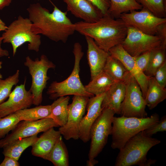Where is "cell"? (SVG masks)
<instances>
[{
	"label": "cell",
	"instance_id": "6da1fadb",
	"mask_svg": "<svg viewBox=\"0 0 166 166\" xmlns=\"http://www.w3.org/2000/svg\"><path fill=\"white\" fill-rule=\"evenodd\" d=\"M27 10L32 22L31 30L35 34H41L55 42L65 43L75 31L67 11H62L55 6L51 13L39 3L31 4Z\"/></svg>",
	"mask_w": 166,
	"mask_h": 166
},
{
	"label": "cell",
	"instance_id": "7a4b0ae2",
	"mask_svg": "<svg viewBox=\"0 0 166 166\" xmlns=\"http://www.w3.org/2000/svg\"><path fill=\"white\" fill-rule=\"evenodd\" d=\"M72 27L85 36L92 38L101 48L107 52L113 47L121 44L128 30L127 26L120 18L116 19L109 14L95 22L83 21L73 23Z\"/></svg>",
	"mask_w": 166,
	"mask_h": 166
},
{
	"label": "cell",
	"instance_id": "3957f363",
	"mask_svg": "<svg viewBox=\"0 0 166 166\" xmlns=\"http://www.w3.org/2000/svg\"><path fill=\"white\" fill-rule=\"evenodd\" d=\"M160 140L146 136L144 130L130 139L120 149L117 157L115 166H150L156 160L148 159L150 149L160 144Z\"/></svg>",
	"mask_w": 166,
	"mask_h": 166
},
{
	"label": "cell",
	"instance_id": "277c9868",
	"mask_svg": "<svg viewBox=\"0 0 166 166\" xmlns=\"http://www.w3.org/2000/svg\"><path fill=\"white\" fill-rule=\"evenodd\" d=\"M159 120V115L156 113L144 118L114 116L111 147L113 149H120L130 139L152 127Z\"/></svg>",
	"mask_w": 166,
	"mask_h": 166
},
{
	"label": "cell",
	"instance_id": "5b68a950",
	"mask_svg": "<svg viewBox=\"0 0 166 166\" xmlns=\"http://www.w3.org/2000/svg\"><path fill=\"white\" fill-rule=\"evenodd\" d=\"M32 24L29 18L20 15L10 24L2 34V42L11 45L13 56L18 48L26 42L28 43L29 50L39 51L41 43V36L32 32Z\"/></svg>",
	"mask_w": 166,
	"mask_h": 166
},
{
	"label": "cell",
	"instance_id": "8992f818",
	"mask_svg": "<svg viewBox=\"0 0 166 166\" xmlns=\"http://www.w3.org/2000/svg\"><path fill=\"white\" fill-rule=\"evenodd\" d=\"M73 53L75 57L74 67L69 76L65 80L53 82L48 88L47 93L49 98L55 100L58 97L69 95H79L92 97L94 95L87 92L79 77L80 63L84 55L82 46L78 42L73 46Z\"/></svg>",
	"mask_w": 166,
	"mask_h": 166
},
{
	"label": "cell",
	"instance_id": "52a82bcc",
	"mask_svg": "<svg viewBox=\"0 0 166 166\" xmlns=\"http://www.w3.org/2000/svg\"><path fill=\"white\" fill-rule=\"evenodd\" d=\"M115 113L108 109H103L92 125L90 131V149L87 165L93 166L98 163L95 158L101 152L112 132V121Z\"/></svg>",
	"mask_w": 166,
	"mask_h": 166
},
{
	"label": "cell",
	"instance_id": "ba28073f",
	"mask_svg": "<svg viewBox=\"0 0 166 166\" xmlns=\"http://www.w3.org/2000/svg\"><path fill=\"white\" fill-rule=\"evenodd\" d=\"M24 65L28 68L32 78L29 90L33 96V105H39L42 102L43 92L49 79L47 75L48 71L50 69H55L56 65L44 54L42 55L39 59L37 58L34 60L27 56Z\"/></svg>",
	"mask_w": 166,
	"mask_h": 166
},
{
	"label": "cell",
	"instance_id": "9c48e42d",
	"mask_svg": "<svg viewBox=\"0 0 166 166\" xmlns=\"http://www.w3.org/2000/svg\"><path fill=\"white\" fill-rule=\"evenodd\" d=\"M124 82L125 92L121 104L120 114L127 117H147L145 101L136 80L130 74Z\"/></svg>",
	"mask_w": 166,
	"mask_h": 166
},
{
	"label": "cell",
	"instance_id": "30bf717a",
	"mask_svg": "<svg viewBox=\"0 0 166 166\" xmlns=\"http://www.w3.org/2000/svg\"><path fill=\"white\" fill-rule=\"evenodd\" d=\"M127 26L126 37L121 44L132 57H136L162 46L161 41L157 35L148 34L132 26Z\"/></svg>",
	"mask_w": 166,
	"mask_h": 166
},
{
	"label": "cell",
	"instance_id": "8fae6325",
	"mask_svg": "<svg viewBox=\"0 0 166 166\" xmlns=\"http://www.w3.org/2000/svg\"><path fill=\"white\" fill-rule=\"evenodd\" d=\"M89 98L85 96L73 95L72 103L68 106L67 122L64 126L60 127L58 129L61 135L65 140L79 139L80 123L84 115Z\"/></svg>",
	"mask_w": 166,
	"mask_h": 166
},
{
	"label": "cell",
	"instance_id": "7c38bea8",
	"mask_svg": "<svg viewBox=\"0 0 166 166\" xmlns=\"http://www.w3.org/2000/svg\"><path fill=\"white\" fill-rule=\"evenodd\" d=\"M59 127L51 118L36 121H20L4 138L0 140V148L18 139L31 136L44 132L52 127Z\"/></svg>",
	"mask_w": 166,
	"mask_h": 166
},
{
	"label": "cell",
	"instance_id": "4fadbf2b",
	"mask_svg": "<svg viewBox=\"0 0 166 166\" xmlns=\"http://www.w3.org/2000/svg\"><path fill=\"white\" fill-rule=\"evenodd\" d=\"M120 18L128 26H132L142 32L150 35H156L157 28L161 24L166 23L165 18H160L143 7L140 11L133 10L124 13Z\"/></svg>",
	"mask_w": 166,
	"mask_h": 166
},
{
	"label": "cell",
	"instance_id": "5bb4252c",
	"mask_svg": "<svg viewBox=\"0 0 166 166\" xmlns=\"http://www.w3.org/2000/svg\"><path fill=\"white\" fill-rule=\"evenodd\" d=\"M26 81L25 78L23 84L17 85L11 91L8 99L0 105V117L29 108L33 104L32 94L26 89Z\"/></svg>",
	"mask_w": 166,
	"mask_h": 166
},
{
	"label": "cell",
	"instance_id": "9a60e30c",
	"mask_svg": "<svg viewBox=\"0 0 166 166\" xmlns=\"http://www.w3.org/2000/svg\"><path fill=\"white\" fill-rule=\"evenodd\" d=\"M110 55L120 60L138 83L144 98L147 91L148 81L150 77L146 76L136 65L135 58L129 54L123 48L121 44L110 49Z\"/></svg>",
	"mask_w": 166,
	"mask_h": 166
},
{
	"label": "cell",
	"instance_id": "2e32d148",
	"mask_svg": "<svg viewBox=\"0 0 166 166\" xmlns=\"http://www.w3.org/2000/svg\"><path fill=\"white\" fill-rule=\"evenodd\" d=\"M105 93L89 97L86 107L87 113L83 117L80 123L79 139L83 142L90 140V131L93 124L101 114V107Z\"/></svg>",
	"mask_w": 166,
	"mask_h": 166
},
{
	"label": "cell",
	"instance_id": "e0dca14e",
	"mask_svg": "<svg viewBox=\"0 0 166 166\" xmlns=\"http://www.w3.org/2000/svg\"><path fill=\"white\" fill-rule=\"evenodd\" d=\"M67 5V11L84 21L93 22L103 15L100 10L87 0H62Z\"/></svg>",
	"mask_w": 166,
	"mask_h": 166
},
{
	"label": "cell",
	"instance_id": "ac0fdd59",
	"mask_svg": "<svg viewBox=\"0 0 166 166\" xmlns=\"http://www.w3.org/2000/svg\"><path fill=\"white\" fill-rule=\"evenodd\" d=\"M85 37L87 44V59L92 80L103 70L109 54L101 48L92 38L88 36Z\"/></svg>",
	"mask_w": 166,
	"mask_h": 166
},
{
	"label": "cell",
	"instance_id": "d6986e66",
	"mask_svg": "<svg viewBox=\"0 0 166 166\" xmlns=\"http://www.w3.org/2000/svg\"><path fill=\"white\" fill-rule=\"evenodd\" d=\"M61 135L59 130H55L54 127L43 132L32 146V154L45 160Z\"/></svg>",
	"mask_w": 166,
	"mask_h": 166
},
{
	"label": "cell",
	"instance_id": "ffe728a7",
	"mask_svg": "<svg viewBox=\"0 0 166 166\" xmlns=\"http://www.w3.org/2000/svg\"><path fill=\"white\" fill-rule=\"evenodd\" d=\"M125 89L124 81H118L115 83L105 93L101 103V108L110 109L115 114H120Z\"/></svg>",
	"mask_w": 166,
	"mask_h": 166
},
{
	"label": "cell",
	"instance_id": "44dd1931",
	"mask_svg": "<svg viewBox=\"0 0 166 166\" xmlns=\"http://www.w3.org/2000/svg\"><path fill=\"white\" fill-rule=\"evenodd\" d=\"M166 98V89L160 85L154 77H150L144 98L146 105L150 110L155 108Z\"/></svg>",
	"mask_w": 166,
	"mask_h": 166
},
{
	"label": "cell",
	"instance_id": "7402d4cb",
	"mask_svg": "<svg viewBox=\"0 0 166 166\" xmlns=\"http://www.w3.org/2000/svg\"><path fill=\"white\" fill-rule=\"evenodd\" d=\"M37 135L18 139L6 144L2 148L3 154L4 156L12 157L18 160L25 150L32 146L36 141L38 138Z\"/></svg>",
	"mask_w": 166,
	"mask_h": 166
},
{
	"label": "cell",
	"instance_id": "603a6c76",
	"mask_svg": "<svg viewBox=\"0 0 166 166\" xmlns=\"http://www.w3.org/2000/svg\"><path fill=\"white\" fill-rule=\"evenodd\" d=\"M117 81L103 70L84 87L88 93L97 95L105 93Z\"/></svg>",
	"mask_w": 166,
	"mask_h": 166
},
{
	"label": "cell",
	"instance_id": "cb8c5ba5",
	"mask_svg": "<svg viewBox=\"0 0 166 166\" xmlns=\"http://www.w3.org/2000/svg\"><path fill=\"white\" fill-rule=\"evenodd\" d=\"M69 97L61 96L56 99L50 105L52 118L59 126H64L66 123L68 116V106Z\"/></svg>",
	"mask_w": 166,
	"mask_h": 166
},
{
	"label": "cell",
	"instance_id": "d4e9b609",
	"mask_svg": "<svg viewBox=\"0 0 166 166\" xmlns=\"http://www.w3.org/2000/svg\"><path fill=\"white\" fill-rule=\"evenodd\" d=\"M103 71L116 81H124L130 73L119 60L110 55L107 60Z\"/></svg>",
	"mask_w": 166,
	"mask_h": 166
},
{
	"label": "cell",
	"instance_id": "484cf974",
	"mask_svg": "<svg viewBox=\"0 0 166 166\" xmlns=\"http://www.w3.org/2000/svg\"><path fill=\"white\" fill-rule=\"evenodd\" d=\"M45 160L51 162L55 166H69L68 151L61 135Z\"/></svg>",
	"mask_w": 166,
	"mask_h": 166
},
{
	"label": "cell",
	"instance_id": "4316f807",
	"mask_svg": "<svg viewBox=\"0 0 166 166\" xmlns=\"http://www.w3.org/2000/svg\"><path fill=\"white\" fill-rule=\"evenodd\" d=\"M108 13L114 18H120L123 14L141 10L142 6L136 0H109Z\"/></svg>",
	"mask_w": 166,
	"mask_h": 166
},
{
	"label": "cell",
	"instance_id": "83f0119b",
	"mask_svg": "<svg viewBox=\"0 0 166 166\" xmlns=\"http://www.w3.org/2000/svg\"><path fill=\"white\" fill-rule=\"evenodd\" d=\"M50 105H40L31 108H27L18 110L15 114L21 121H36L50 117Z\"/></svg>",
	"mask_w": 166,
	"mask_h": 166
},
{
	"label": "cell",
	"instance_id": "f1b7e54d",
	"mask_svg": "<svg viewBox=\"0 0 166 166\" xmlns=\"http://www.w3.org/2000/svg\"><path fill=\"white\" fill-rule=\"evenodd\" d=\"M166 49L160 46L150 51L148 66L144 73L146 76H153L157 70L166 61Z\"/></svg>",
	"mask_w": 166,
	"mask_h": 166
},
{
	"label": "cell",
	"instance_id": "f546056e",
	"mask_svg": "<svg viewBox=\"0 0 166 166\" xmlns=\"http://www.w3.org/2000/svg\"><path fill=\"white\" fill-rule=\"evenodd\" d=\"M20 71L17 70L14 74L5 79L0 78V105L8 98L14 85L19 81Z\"/></svg>",
	"mask_w": 166,
	"mask_h": 166
},
{
	"label": "cell",
	"instance_id": "4dcf8cb0",
	"mask_svg": "<svg viewBox=\"0 0 166 166\" xmlns=\"http://www.w3.org/2000/svg\"><path fill=\"white\" fill-rule=\"evenodd\" d=\"M144 8L156 16L165 18L166 6L164 0H136Z\"/></svg>",
	"mask_w": 166,
	"mask_h": 166
},
{
	"label": "cell",
	"instance_id": "1f68e13d",
	"mask_svg": "<svg viewBox=\"0 0 166 166\" xmlns=\"http://www.w3.org/2000/svg\"><path fill=\"white\" fill-rule=\"evenodd\" d=\"M20 121L15 113L0 117V139L4 138Z\"/></svg>",
	"mask_w": 166,
	"mask_h": 166
},
{
	"label": "cell",
	"instance_id": "d6a6232c",
	"mask_svg": "<svg viewBox=\"0 0 166 166\" xmlns=\"http://www.w3.org/2000/svg\"><path fill=\"white\" fill-rule=\"evenodd\" d=\"M166 131V116L164 115L152 127L144 130L145 134L149 137L158 132Z\"/></svg>",
	"mask_w": 166,
	"mask_h": 166
},
{
	"label": "cell",
	"instance_id": "836d02e7",
	"mask_svg": "<svg viewBox=\"0 0 166 166\" xmlns=\"http://www.w3.org/2000/svg\"><path fill=\"white\" fill-rule=\"evenodd\" d=\"M150 56V51H147L136 57H134L136 65L144 73L148 67Z\"/></svg>",
	"mask_w": 166,
	"mask_h": 166
},
{
	"label": "cell",
	"instance_id": "e575fe53",
	"mask_svg": "<svg viewBox=\"0 0 166 166\" xmlns=\"http://www.w3.org/2000/svg\"><path fill=\"white\" fill-rule=\"evenodd\" d=\"M156 82L162 87L166 86V61L156 71L153 76Z\"/></svg>",
	"mask_w": 166,
	"mask_h": 166
},
{
	"label": "cell",
	"instance_id": "d590c367",
	"mask_svg": "<svg viewBox=\"0 0 166 166\" xmlns=\"http://www.w3.org/2000/svg\"><path fill=\"white\" fill-rule=\"evenodd\" d=\"M96 6L101 11L103 15L108 13L110 6L109 0H87Z\"/></svg>",
	"mask_w": 166,
	"mask_h": 166
},
{
	"label": "cell",
	"instance_id": "8d00e7d4",
	"mask_svg": "<svg viewBox=\"0 0 166 166\" xmlns=\"http://www.w3.org/2000/svg\"><path fill=\"white\" fill-rule=\"evenodd\" d=\"M156 35L160 38L162 46L166 48V23L159 26Z\"/></svg>",
	"mask_w": 166,
	"mask_h": 166
},
{
	"label": "cell",
	"instance_id": "74e56055",
	"mask_svg": "<svg viewBox=\"0 0 166 166\" xmlns=\"http://www.w3.org/2000/svg\"><path fill=\"white\" fill-rule=\"evenodd\" d=\"M18 160L12 157L4 156V158L0 164V166H19Z\"/></svg>",
	"mask_w": 166,
	"mask_h": 166
},
{
	"label": "cell",
	"instance_id": "f35d334b",
	"mask_svg": "<svg viewBox=\"0 0 166 166\" xmlns=\"http://www.w3.org/2000/svg\"><path fill=\"white\" fill-rule=\"evenodd\" d=\"M2 42V37H0V57H8L9 55L8 51L7 50L3 49L2 48L1 44Z\"/></svg>",
	"mask_w": 166,
	"mask_h": 166
},
{
	"label": "cell",
	"instance_id": "ab89813d",
	"mask_svg": "<svg viewBox=\"0 0 166 166\" xmlns=\"http://www.w3.org/2000/svg\"><path fill=\"white\" fill-rule=\"evenodd\" d=\"M12 1V0H0V10L9 6Z\"/></svg>",
	"mask_w": 166,
	"mask_h": 166
},
{
	"label": "cell",
	"instance_id": "60d3db41",
	"mask_svg": "<svg viewBox=\"0 0 166 166\" xmlns=\"http://www.w3.org/2000/svg\"><path fill=\"white\" fill-rule=\"evenodd\" d=\"M5 23L0 18V32L2 31H5L7 28Z\"/></svg>",
	"mask_w": 166,
	"mask_h": 166
},
{
	"label": "cell",
	"instance_id": "b9f144b4",
	"mask_svg": "<svg viewBox=\"0 0 166 166\" xmlns=\"http://www.w3.org/2000/svg\"><path fill=\"white\" fill-rule=\"evenodd\" d=\"M2 62L0 61V69H1L2 68ZM2 77H3L2 75L1 74V73H0V78L2 79Z\"/></svg>",
	"mask_w": 166,
	"mask_h": 166
}]
</instances>
